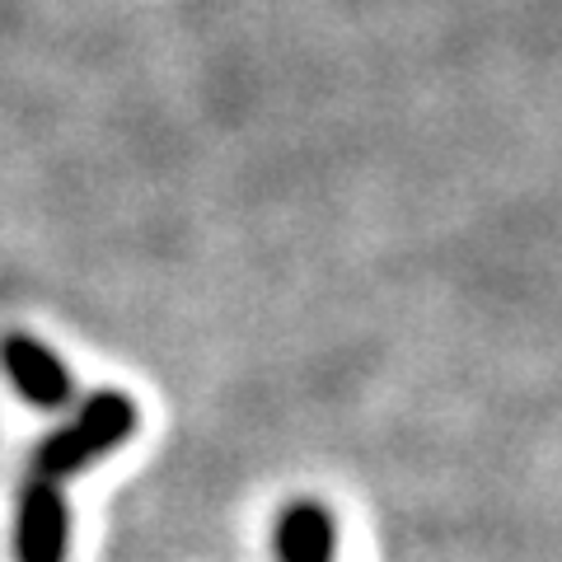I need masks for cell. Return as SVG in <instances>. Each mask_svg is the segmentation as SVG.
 Here are the masks:
<instances>
[{"label": "cell", "mask_w": 562, "mask_h": 562, "mask_svg": "<svg viewBox=\"0 0 562 562\" xmlns=\"http://www.w3.org/2000/svg\"><path fill=\"white\" fill-rule=\"evenodd\" d=\"M66 539H70V512H66L61 483L29 473L20 492L14 553H20V562H66Z\"/></svg>", "instance_id": "obj_3"}, {"label": "cell", "mask_w": 562, "mask_h": 562, "mask_svg": "<svg viewBox=\"0 0 562 562\" xmlns=\"http://www.w3.org/2000/svg\"><path fill=\"white\" fill-rule=\"evenodd\" d=\"M0 366H5L10 384L33 408H66V403L76 398V375H70L66 361L47 342L33 338V333H20V328L5 333V338H0Z\"/></svg>", "instance_id": "obj_2"}, {"label": "cell", "mask_w": 562, "mask_h": 562, "mask_svg": "<svg viewBox=\"0 0 562 562\" xmlns=\"http://www.w3.org/2000/svg\"><path fill=\"white\" fill-rule=\"evenodd\" d=\"M132 431H136V403L117 390H99L80 403V413L66 427H57L47 441H38L33 473L47 483H61L70 473L99 464L103 454H113Z\"/></svg>", "instance_id": "obj_1"}, {"label": "cell", "mask_w": 562, "mask_h": 562, "mask_svg": "<svg viewBox=\"0 0 562 562\" xmlns=\"http://www.w3.org/2000/svg\"><path fill=\"white\" fill-rule=\"evenodd\" d=\"M338 520L324 502H291L277 520V558L281 562H333Z\"/></svg>", "instance_id": "obj_4"}]
</instances>
